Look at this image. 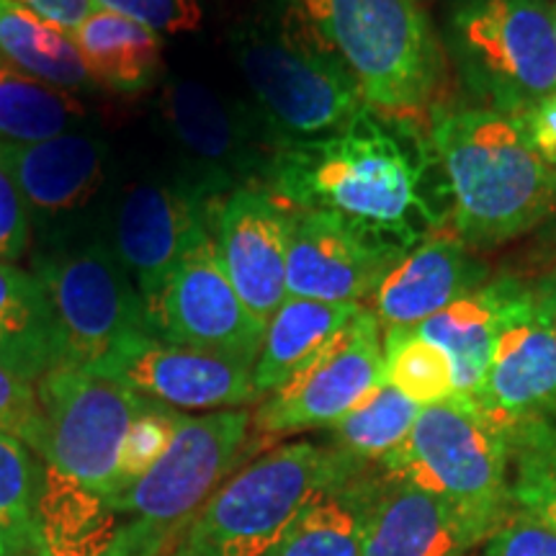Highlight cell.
<instances>
[{"mask_svg": "<svg viewBox=\"0 0 556 556\" xmlns=\"http://www.w3.org/2000/svg\"><path fill=\"white\" fill-rule=\"evenodd\" d=\"M428 157L407 122L366 106L332 135L278 144L266 189L281 204L332 214L405 255L441 225L426 186Z\"/></svg>", "mask_w": 556, "mask_h": 556, "instance_id": "cell-1", "label": "cell"}, {"mask_svg": "<svg viewBox=\"0 0 556 556\" xmlns=\"http://www.w3.org/2000/svg\"><path fill=\"white\" fill-rule=\"evenodd\" d=\"M430 150L446 176L464 245H503L554 212L556 170L516 116L486 106L441 109L430 122Z\"/></svg>", "mask_w": 556, "mask_h": 556, "instance_id": "cell-2", "label": "cell"}, {"mask_svg": "<svg viewBox=\"0 0 556 556\" xmlns=\"http://www.w3.org/2000/svg\"><path fill=\"white\" fill-rule=\"evenodd\" d=\"M253 106L278 144L345 127L366 109L358 83L294 0H266L229 31Z\"/></svg>", "mask_w": 556, "mask_h": 556, "instance_id": "cell-3", "label": "cell"}, {"mask_svg": "<svg viewBox=\"0 0 556 556\" xmlns=\"http://www.w3.org/2000/svg\"><path fill=\"white\" fill-rule=\"evenodd\" d=\"M294 3L351 70L368 109L394 122L428 114L446 75V60L417 0Z\"/></svg>", "mask_w": 556, "mask_h": 556, "instance_id": "cell-4", "label": "cell"}, {"mask_svg": "<svg viewBox=\"0 0 556 556\" xmlns=\"http://www.w3.org/2000/svg\"><path fill=\"white\" fill-rule=\"evenodd\" d=\"M253 415H186L168 451L122 495L103 500L124 523L99 556H168L245 451Z\"/></svg>", "mask_w": 556, "mask_h": 556, "instance_id": "cell-5", "label": "cell"}, {"mask_svg": "<svg viewBox=\"0 0 556 556\" xmlns=\"http://www.w3.org/2000/svg\"><path fill=\"white\" fill-rule=\"evenodd\" d=\"M348 462L307 441L270 448L222 482L168 556H270L307 500Z\"/></svg>", "mask_w": 556, "mask_h": 556, "instance_id": "cell-6", "label": "cell"}, {"mask_svg": "<svg viewBox=\"0 0 556 556\" xmlns=\"http://www.w3.org/2000/svg\"><path fill=\"white\" fill-rule=\"evenodd\" d=\"M379 467L384 479L446 497L495 528L518 510L505 435L458 394L422 407L409 435Z\"/></svg>", "mask_w": 556, "mask_h": 556, "instance_id": "cell-7", "label": "cell"}, {"mask_svg": "<svg viewBox=\"0 0 556 556\" xmlns=\"http://www.w3.org/2000/svg\"><path fill=\"white\" fill-rule=\"evenodd\" d=\"M446 45L464 86L500 114L520 116L556 93V34L548 0H458Z\"/></svg>", "mask_w": 556, "mask_h": 556, "instance_id": "cell-8", "label": "cell"}, {"mask_svg": "<svg viewBox=\"0 0 556 556\" xmlns=\"http://www.w3.org/2000/svg\"><path fill=\"white\" fill-rule=\"evenodd\" d=\"M157 114L180 160V180L208 204L263 186L276 155V137L255 106L219 93L204 80L170 78Z\"/></svg>", "mask_w": 556, "mask_h": 556, "instance_id": "cell-9", "label": "cell"}, {"mask_svg": "<svg viewBox=\"0 0 556 556\" xmlns=\"http://www.w3.org/2000/svg\"><path fill=\"white\" fill-rule=\"evenodd\" d=\"M41 433L34 454L101 500L114 495L124 435L155 402L80 368L58 366L37 384Z\"/></svg>", "mask_w": 556, "mask_h": 556, "instance_id": "cell-10", "label": "cell"}, {"mask_svg": "<svg viewBox=\"0 0 556 556\" xmlns=\"http://www.w3.org/2000/svg\"><path fill=\"white\" fill-rule=\"evenodd\" d=\"M31 274L58 319L60 366L93 374L124 340L152 336L142 296L109 245H58L34 261Z\"/></svg>", "mask_w": 556, "mask_h": 556, "instance_id": "cell-11", "label": "cell"}, {"mask_svg": "<svg viewBox=\"0 0 556 556\" xmlns=\"http://www.w3.org/2000/svg\"><path fill=\"white\" fill-rule=\"evenodd\" d=\"M497 291V336L477 400L492 428L507 435L528 420L556 413V332L531 283L492 278Z\"/></svg>", "mask_w": 556, "mask_h": 556, "instance_id": "cell-12", "label": "cell"}, {"mask_svg": "<svg viewBox=\"0 0 556 556\" xmlns=\"http://www.w3.org/2000/svg\"><path fill=\"white\" fill-rule=\"evenodd\" d=\"M381 379V325L374 312L364 307L287 384L268 394L253 415V428L268 438L332 428Z\"/></svg>", "mask_w": 556, "mask_h": 556, "instance_id": "cell-13", "label": "cell"}, {"mask_svg": "<svg viewBox=\"0 0 556 556\" xmlns=\"http://www.w3.org/2000/svg\"><path fill=\"white\" fill-rule=\"evenodd\" d=\"M152 336L255 366L266 325L245 307L225 268L214 238L180 261L155 296L144 302Z\"/></svg>", "mask_w": 556, "mask_h": 556, "instance_id": "cell-14", "label": "cell"}, {"mask_svg": "<svg viewBox=\"0 0 556 556\" xmlns=\"http://www.w3.org/2000/svg\"><path fill=\"white\" fill-rule=\"evenodd\" d=\"M93 374L173 409H242L261 397L253 366L160 340L150 332L116 348Z\"/></svg>", "mask_w": 556, "mask_h": 556, "instance_id": "cell-15", "label": "cell"}, {"mask_svg": "<svg viewBox=\"0 0 556 556\" xmlns=\"http://www.w3.org/2000/svg\"><path fill=\"white\" fill-rule=\"evenodd\" d=\"M217 206L180 178L135 184L124 193L111 250L135 281L142 302L163 289L199 242L212 238Z\"/></svg>", "mask_w": 556, "mask_h": 556, "instance_id": "cell-16", "label": "cell"}, {"mask_svg": "<svg viewBox=\"0 0 556 556\" xmlns=\"http://www.w3.org/2000/svg\"><path fill=\"white\" fill-rule=\"evenodd\" d=\"M400 258L397 250L381 245L332 214L289 206V296L364 304Z\"/></svg>", "mask_w": 556, "mask_h": 556, "instance_id": "cell-17", "label": "cell"}, {"mask_svg": "<svg viewBox=\"0 0 556 556\" xmlns=\"http://www.w3.org/2000/svg\"><path fill=\"white\" fill-rule=\"evenodd\" d=\"M212 238L245 307L268 325L287 302L289 206L263 186H248L222 201L212 219Z\"/></svg>", "mask_w": 556, "mask_h": 556, "instance_id": "cell-18", "label": "cell"}, {"mask_svg": "<svg viewBox=\"0 0 556 556\" xmlns=\"http://www.w3.org/2000/svg\"><path fill=\"white\" fill-rule=\"evenodd\" d=\"M16 178L31 227L60 238L93 204L106 180L109 142L88 131H65L45 142L0 144Z\"/></svg>", "mask_w": 556, "mask_h": 556, "instance_id": "cell-19", "label": "cell"}, {"mask_svg": "<svg viewBox=\"0 0 556 556\" xmlns=\"http://www.w3.org/2000/svg\"><path fill=\"white\" fill-rule=\"evenodd\" d=\"M495 531L446 497L381 477L361 556H469Z\"/></svg>", "mask_w": 556, "mask_h": 556, "instance_id": "cell-20", "label": "cell"}, {"mask_svg": "<svg viewBox=\"0 0 556 556\" xmlns=\"http://www.w3.org/2000/svg\"><path fill=\"white\" fill-rule=\"evenodd\" d=\"M484 268L454 235H430L387 270L374 291L371 309L381 330L417 328L451 302L482 287Z\"/></svg>", "mask_w": 556, "mask_h": 556, "instance_id": "cell-21", "label": "cell"}, {"mask_svg": "<svg viewBox=\"0 0 556 556\" xmlns=\"http://www.w3.org/2000/svg\"><path fill=\"white\" fill-rule=\"evenodd\" d=\"M356 458L307 500L270 556H361L381 475Z\"/></svg>", "mask_w": 556, "mask_h": 556, "instance_id": "cell-22", "label": "cell"}, {"mask_svg": "<svg viewBox=\"0 0 556 556\" xmlns=\"http://www.w3.org/2000/svg\"><path fill=\"white\" fill-rule=\"evenodd\" d=\"M0 366L39 381L60 366L58 319L31 270L0 263Z\"/></svg>", "mask_w": 556, "mask_h": 556, "instance_id": "cell-23", "label": "cell"}, {"mask_svg": "<svg viewBox=\"0 0 556 556\" xmlns=\"http://www.w3.org/2000/svg\"><path fill=\"white\" fill-rule=\"evenodd\" d=\"M361 309L364 304L287 296V302L268 319L261 356L253 366V384L261 397L287 384Z\"/></svg>", "mask_w": 556, "mask_h": 556, "instance_id": "cell-24", "label": "cell"}, {"mask_svg": "<svg viewBox=\"0 0 556 556\" xmlns=\"http://www.w3.org/2000/svg\"><path fill=\"white\" fill-rule=\"evenodd\" d=\"M73 41L86 62L90 78L114 93L137 96L160 80L163 41L148 26L111 11H96Z\"/></svg>", "mask_w": 556, "mask_h": 556, "instance_id": "cell-25", "label": "cell"}, {"mask_svg": "<svg viewBox=\"0 0 556 556\" xmlns=\"http://www.w3.org/2000/svg\"><path fill=\"white\" fill-rule=\"evenodd\" d=\"M415 330L448 356L458 397L477 400L497 336L495 283H482L471 294L451 302L446 309L435 312Z\"/></svg>", "mask_w": 556, "mask_h": 556, "instance_id": "cell-26", "label": "cell"}, {"mask_svg": "<svg viewBox=\"0 0 556 556\" xmlns=\"http://www.w3.org/2000/svg\"><path fill=\"white\" fill-rule=\"evenodd\" d=\"M0 60L67 93L96 86L73 34L13 0H0Z\"/></svg>", "mask_w": 556, "mask_h": 556, "instance_id": "cell-27", "label": "cell"}, {"mask_svg": "<svg viewBox=\"0 0 556 556\" xmlns=\"http://www.w3.org/2000/svg\"><path fill=\"white\" fill-rule=\"evenodd\" d=\"M73 96L0 60V144L45 142L73 131L86 116Z\"/></svg>", "mask_w": 556, "mask_h": 556, "instance_id": "cell-28", "label": "cell"}, {"mask_svg": "<svg viewBox=\"0 0 556 556\" xmlns=\"http://www.w3.org/2000/svg\"><path fill=\"white\" fill-rule=\"evenodd\" d=\"M45 471L18 438L0 433V556H50L41 536Z\"/></svg>", "mask_w": 556, "mask_h": 556, "instance_id": "cell-29", "label": "cell"}, {"mask_svg": "<svg viewBox=\"0 0 556 556\" xmlns=\"http://www.w3.org/2000/svg\"><path fill=\"white\" fill-rule=\"evenodd\" d=\"M420 409V405L381 379L351 413L332 426L336 451L361 464H379L409 435Z\"/></svg>", "mask_w": 556, "mask_h": 556, "instance_id": "cell-30", "label": "cell"}, {"mask_svg": "<svg viewBox=\"0 0 556 556\" xmlns=\"http://www.w3.org/2000/svg\"><path fill=\"white\" fill-rule=\"evenodd\" d=\"M505 441L513 467V503L556 533V426L548 417H539L513 428Z\"/></svg>", "mask_w": 556, "mask_h": 556, "instance_id": "cell-31", "label": "cell"}, {"mask_svg": "<svg viewBox=\"0 0 556 556\" xmlns=\"http://www.w3.org/2000/svg\"><path fill=\"white\" fill-rule=\"evenodd\" d=\"M381 353L384 381L415 405L428 407L456 394L454 366L448 356L415 328L381 330Z\"/></svg>", "mask_w": 556, "mask_h": 556, "instance_id": "cell-32", "label": "cell"}, {"mask_svg": "<svg viewBox=\"0 0 556 556\" xmlns=\"http://www.w3.org/2000/svg\"><path fill=\"white\" fill-rule=\"evenodd\" d=\"M184 417L186 415L178 413V409L165 407L160 405V402H155V405L144 409V413L131 422L122 443L119 469H116V486L111 497L127 492L139 477H144L152 467H155L157 458L168 451L173 435H176V430L180 422H184Z\"/></svg>", "mask_w": 556, "mask_h": 556, "instance_id": "cell-33", "label": "cell"}, {"mask_svg": "<svg viewBox=\"0 0 556 556\" xmlns=\"http://www.w3.org/2000/svg\"><path fill=\"white\" fill-rule=\"evenodd\" d=\"M99 11L119 13V16L148 26L160 37H176L199 29L204 11L199 0H93Z\"/></svg>", "mask_w": 556, "mask_h": 556, "instance_id": "cell-34", "label": "cell"}, {"mask_svg": "<svg viewBox=\"0 0 556 556\" xmlns=\"http://www.w3.org/2000/svg\"><path fill=\"white\" fill-rule=\"evenodd\" d=\"M0 433L18 438L37 451L41 433V409L37 381L0 366Z\"/></svg>", "mask_w": 556, "mask_h": 556, "instance_id": "cell-35", "label": "cell"}, {"mask_svg": "<svg viewBox=\"0 0 556 556\" xmlns=\"http://www.w3.org/2000/svg\"><path fill=\"white\" fill-rule=\"evenodd\" d=\"M484 556H556V533L516 510L484 541Z\"/></svg>", "mask_w": 556, "mask_h": 556, "instance_id": "cell-36", "label": "cell"}, {"mask_svg": "<svg viewBox=\"0 0 556 556\" xmlns=\"http://www.w3.org/2000/svg\"><path fill=\"white\" fill-rule=\"evenodd\" d=\"M31 240V222L24 197L0 150V263L18 261Z\"/></svg>", "mask_w": 556, "mask_h": 556, "instance_id": "cell-37", "label": "cell"}, {"mask_svg": "<svg viewBox=\"0 0 556 556\" xmlns=\"http://www.w3.org/2000/svg\"><path fill=\"white\" fill-rule=\"evenodd\" d=\"M539 157L556 170V93L516 116Z\"/></svg>", "mask_w": 556, "mask_h": 556, "instance_id": "cell-38", "label": "cell"}, {"mask_svg": "<svg viewBox=\"0 0 556 556\" xmlns=\"http://www.w3.org/2000/svg\"><path fill=\"white\" fill-rule=\"evenodd\" d=\"M13 3L24 5V9L34 11L41 18L52 21L54 26H60V29H65L70 34L80 29V26L99 11L93 0H13Z\"/></svg>", "mask_w": 556, "mask_h": 556, "instance_id": "cell-39", "label": "cell"}, {"mask_svg": "<svg viewBox=\"0 0 556 556\" xmlns=\"http://www.w3.org/2000/svg\"><path fill=\"white\" fill-rule=\"evenodd\" d=\"M531 287L536 291L541 307H544L548 323H552V328L556 332V268L536 278V283H531Z\"/></svg>", "mask_w": 556, "mask_h": 556, "instance_id": "cell-40", "label": "cell"}, {"mask_svg": "<svg viewBox=\"0 0 556 556\" xmlns=\"http://www.w3.org/2000/svg\"><path fill=\"white\" fill-rule=\"evenodd\" d=\"M552 21H554V34H556V3L552 5Z\"/></svg>", "mask_w": 556, "mask_h": 556, "instance_id": "cell-41", "label": "cell"}]
</instances>
